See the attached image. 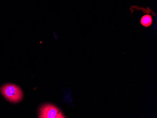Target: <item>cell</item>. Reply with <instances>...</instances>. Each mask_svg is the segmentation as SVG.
Instances as JSON below:
<instances>
[{"label":"cell","instance_id":"obj_1","mask_svg":"<svg viewBox=\"0 0 157 118\" xmlns=\"http://www.w3.org/2000/svg\"><path fill=\"white\" fill-rule=\"evenodd\" d=\"M1 92L7 100L12 103H17L23 98V92L18 86L6 84L2 87Z\"/></svg>","mask_w":157,"mask_h":118},{"label":"cell","instance_id":"obj_3","mask_svg":"<svg viewBox=\"0 0 157 118\" xmlns=\"http://www.w3.org/2000/svg\"><path fill=\"white\" fill-rule=\"evenodd\" d=\"M141 25L144 27H149L152 23V18L149 15H145L142 17L140 20Z\"/></svg>","mask_w":157,"mask_h":118},{"label":"cell","instance_id":"obj_2","mask_svg":"<svg viewBox=\"0 0 157 118\" xmlns=\"http://www.w3.org/2000/svg\"><path fill=\"white\" fill-rule=\"evenodd\" d=\"M39 118H66L60 109L55 105L47 104L40 109Z\"/></svg>","mask_w":157,"mask_h":118}]
</instances>
